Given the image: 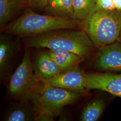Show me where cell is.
Segmentation results:
<instances>
[{"label":"cell","mask_w":121,"mask_h":121,"mask_svg":"<svg viewBox=\"0 0 121 121\" xmlns=\"http://www.w3.org/2000/svg\"><path fill=\"white\" fill-rule=\"evenodd\" d=\"M26 46L27 48H47L73 52L83 60L96 48L84 31L77 29L52 30L31 36L27 40Z\"/></svg>","instance_id":"obj_1"},{"label":"cell","mask_w":121,"mask_h":121,"mask_svg":"<svg viewBox=\"0 0 121 121\" xmlns=\"http://www.w3.org/2000/svg\"><path fill=\"white\" fill-rule=\"evenodd\" d=\"M84 31L96 48L117 41L121 30V11L106 10L95 5L80 21Z\"/></svg>","instance_id":"obj_2"},{"label":"cell","mask_w":121,"mask_h":121,"mask_svg":"<svg viewBox=\"0 0 121 121\" xmlns=\"http://www.w3.org/2000/svg\"><path fill=\"white\" fill-rule=\"evenodd\" d=\"M80 21L72 18L42 15L27 9L4 28L8 34L20 37H31L52 30L80 28Z\"/></svg>","instance_id":"obj_3"},{"label":"cell","mask_w":121,"mask_h":121,"mask_svg":"<svg viewBox=\"0 0 121 121\" xmlns=\"http://www.w3.org/2000/svg\"><path fill=\"white\" fill-rule=\"evenodd\" d=\"M44 86L45 83L35 75L30 53L26 50L21 62L10 78L7 97L20 103L31 102Z\"/></svg>","instance_id":"obj_4"},{"label":"cell","mask_w":121,"mask_h":121,"mask_svg":"<svg viewBox=\"0 0 121 121\" xmlns=\"http://www.w3.org/2000/svg\"><path fill=\"white\" fill-rule=\"evenodd\" d=\"M84 95L45 84L43 88L31 101L35 112V121H52L64 107L73 104Z\"/></svg>","instance_id":"obj_5"},{"label":"cell","mask_w":121,"mask_h":121,"mask_svg":"<svg viewBox=\"0 0 121 121\" xmlns=\"http://www.w3.org/2000/svg\"><path fill=\"white\" fill-rule=\"evenodd\" d=\"M44 83L49 86L64 89L83 95L89 91L87 87L86 73L79 66L63 71Z\"/></svg>","instance_id":"obj_6"},{"label":"cell","mask_w":121,"mask_h":121,"mask_svg":"<svg viewBox=\"0 0 121 121\" xmlns=\"http://www.w3.org/2000/svg\"><path fill=\"white\" fill-rule=\"evenodd\" d=\"M93 67L97 72H121V45L116 41L97 48Z\"/></svg>","instance_id":"obj_7"},{"label":"cell","mask_w":121,"mask_h":121,"mask_svg":"<svg viewBox=\"0 0 121 121\" xmlns=\"http://www.w3.org/2000/svg\"><path fill=\"white\" fill-rule=\"evenodd\" d=\"M86 79L89 90L95 89L104 91L121 98V72L87 73Z\"/></svg>","instance_id":"obj_8"},{"label":"cell","mask_w":121,"mask_h":121,"mask_svg":"<svg viewBox=\"0 0 121 121\" xmlns=\"http://www.w3.org/2000/svg\"><path fill=\"white\" fill-rule=\"evenodd\" d=\"M33 65L35 75L43 82L54 78L63 71L47 52L39 53L35 58Z\"/></svg>","instance_id":"obj_9"},{"label":"cell","mask_w":121,"mask_h":121,"mask_svg":"<svg viewBox=\"0 0 121 121\" xmlns=\"http://www.w3.org/2000/svg\"><path fill=\"white\" fill-rule=\"evenodd\" d=\"M47 52L63 71L79 66L83 61L80 56L73 52L50 49Z\"/></svg>","instance_id":"obj_10"},{"label":"cell","mask_w":121,"mask_h":121,"mask_svg":"<svg viewBox=\"0 0 121 121\" xmlns=\"http://www.w3.org/2000/svg\"><path fill=\"white\" fill-rule=\"evenodd\" d=\"M15 46L9 37L0 35V73L3 77L9 69L15 52Z\"/></svg>","instance_id":"obj_11"},{"label":"cell","mask_w":121,"mask_h":121,"mask_svg":"<svg viewBox=\"0 0 121 121\" xmlns=\"http://www.w3.org/2000/svg\"><path fill=\"white\" fill-rule=\"evenodd\" d=\"M28 7L26 0H0V26L3 27L17 12Z\"/></svg>","instance_id":"obj_12"},{"label":"cell","mask_w":121,"mask_h":121,"mask_svg":"<svg viewBox=\"0 0 121 121\" xmlns=\"http://www.w3.org/2000/svg\"><path fill=\"white\" fill-rule=\"evenodd\" d=\"M35 112L31 102L20 103L12 108L4 118L6 121H35Z\"/></svg>","instance_id":"obj_13"},{"label":"cell","mask_w":121,"mask_h":121,"mask_svg":"<svg viewBox=\"0 0 121 121\" xmlns=\"http://www.w3.org/2000/svg\"><path fill=\"white\" fill-rule=\"evenodd\" d=\"M44 9L49 15L72 18L73 0H49Z\"/></svg>","instance_id":"obj_14"},{"label":"cell","mask_w":121,"mask_h":121,"mask_svg":"<svg viewBox=\"0 0 121 121\" xmlns=\"http://www.w3.org/2000/svg\"><path fill=\"white\" fill-rule=\"evenodd\" d=\"M104 99L97 98L92 99L83 108L80 115L82 121H96L99 120L105 108Z\"/></svg>","instance_id":"obj_15"},{"label":"cell","mask_w":121,"mask_h":121,"mask_svg":"<svg viewBox=\"0 0 121 121\" xmlns=\"http://www.w3.org/2000/svg\"><path fill=\"white\" fill-rule=\"evenodd\" d=\"M95 5V0H73L72 18L81 20Z\"/></svg>","instance_id":"obj_16"},{"label":"cell","mask_w":121,"mask_h":121,"mask_svg":"<svg viewBox=\"0 0 121 121\" xmlns=\"http://www.w3.org/2000/svg\"><path fill=\"white\" fill-rule=\"evenodd\" d=\"M26 1L28 7L44 9L48 4L49 0H26Z\"/></svg>","instance_id":"obj_17"},{"label":"cell","mask_w":121,"mask_h":121,"mask_svg":"<svg viewBox=\"0 0 121 121\" xmlns=\"http://www.w3.org/2000/svg\"><path fill=\"white\" fill-rule=\"evenodd\" d=\"M95 5L100 8L104 9H116L112 0H95Z\"/></svg>","instance_id":"obj_18"},{"label":"cell","mask_w":121,"mask_h":121,"mask_svg":"<svg viewBox=\"0 0 121 121\" xmlns=\"http://www.w3.org/2000/svg\"><path fill=\"white\" fill-rule=\"evenodd\" d=\"M115 9L121 11V0H112Z\"/></svg>","instance_id":"obj_19"},{"label":"cell","mask_w":121,"mask_h":121,"mask_svg":"<svg viewBox=\"0 0 121 121\" xmlns=\"http://www.w3.org/2000/svg\"><path fill=\"white\" fill-rule=\"evenodd\" d=\"M117 41L118 42H119L121 45V30L120 33V35H119V38H118V39H117Z\"/></svg>","instance_id":"obj_20"}]
</instances>
